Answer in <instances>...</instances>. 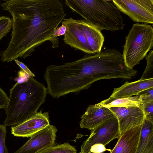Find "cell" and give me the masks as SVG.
Instances as JSON below:
<instances>
[{
  "instance_id": "6da1fadb",
  "label": "cell",
  "mask_w": 153,
  "mask_h": 153,
  "mask_svg": "<svg viewBox=\"0 0 153 153\" xmlns=\"http://www.w3.org/2000/svg\"><path fill=\"white\" fill-rule=\"evenodd\" d=\"M4 10L12 16L11 39L0 54L1 61L8 62L30 56L35 48L52 36L66 14L58 0H5Z\"/></svg>"
},
{
  "instance_id": "7a4b0ae2",
  "label": "cell",
  "mask_w": 153,
  "mask_h": 153,
  "mask_svg": "<svg viewBox=\"0 0 153 153\" xmlns=\"http://www.w3.org/2000/svg\"><path fill=\"white\" fill-rule=\"evenodd\" d=\"M47 93L43 84L32 77L18 81L10 91L3 125L16 126L33 116L45 102Z\"/></svg>"
},
{
  "instance_id": "3957f363",
  "label": "cell",
  "mask_w": 153,
  "mask_h": 153,
  "mask_svg": "<svg viewBox=\"0 0 153 153\" xmlns=\"http://www.w3.org/2000/svg\"><path fill=\"white\" fill-rule=\"evenodd\" d=\"M65 4L100 31L124 29L120 12L110 1L65 0Z\"/></svg>"
},
{
  "instance_id": "277c9868",
  "label": "cell",
  "mask_w": 153,
  "mask_h": 153,
  "mask_svg": "<svg viewBox=\"0 0 153 153\" xmlns=\"http://www.w3.org/2000/svg\"><path fill=\"white\" fill-rule=\"evenodd\" d=\"M125 39L122 55L126 66L133 69L153 48L152 25L145 23H134Z\"/></svg>"
},
{
  "instance_id": "5b68a950",
  "label": "cell",
  "mask_w": 153,
  "mask_h": 153,
  "mask_svg": "<svg viewBox=\"0 0 153 153\" xmlns=\"http://www.w3.org/2000/svg\"><path fill=\"white\" fill-rule=\"evenodd\" d=\"M120 12L134 22L153 24V0H112Z\"/></svg>"
},
{
  "instance_id": "8992f818",
  "label": "cell",
  "mask_w": 153,
  "mask_h": 153,
  "mask_svg": "<svg viewBox=\"0 0 153 153\" xmlns=\"http://www.w3.org/2000/svg\"><path fill=\"white\" fill-rule=\"evenodd\" d=\"M120 136L118 120L115 117L108 120L91 130L89 137L82 143L79 153H90L91 146L102 144L105 146Z\"/></svg>"
},
{
  "instance_id": "52a82bcc",
  "label": "cell",
  "mask_w": 153,
  "mask_h": 153,
  "mask_svg": "<svg viewBox=\"0 0 153 153\" xmlns=\"http://www.w3.org/2000/svg\"><path fill=\"white\" fill-rule=\"evenodd\" d=\"M62 23L66 27L63 39L65 44L86 54H93L88 44L80 19L64 18Z\"/></svg>"
},
{
  "instance_id": "ba28073f",
  "label": "cell",
  "mask_w": 153,
  "mask_h": 153,
  "mask_svg": "<svg viewBox=\"0 0 153 153\" xmlns=\"http://www.w3.org/2000/svg\"><path fill=\"white\" fill-rule=\"evenodd\" d=\"M57 129L49 125L34 134L24 145L14 153H39L54 146Z\"/></svg>"
},
{
  "instance_id": "9c48e42d",
  "label": "cell",
  "mask_w": 153,
  "mask_h": 153,
  "mask_svg": "<svg viewBox=\"0 0 153 153\" xmlns=\"http://www.w3.org/2000/svg\"><path fill=\"white\" fill-rule=\"evenodd\" d=\"M109 108L118 120L120 136L129 129L142 124L145 118L141 106Z\"/></svg>"
},
{
  "instance_id": "30bf717a",
  "label": "cell",
  "mask_w": 153,
  "mask_h": 153,
  "mask_svg": "<svg viewBox=\"0 0 153 153\" xmlns=\"http://www.w3.org/2000/svg\"><path fill=\"white\" fill-rule=\"evenodd\" d=\"M49 125L48 112L40 111L20 124L12 127L11 133L17 137H31Z\"/></svg>"
},
{
  "instance_id": "8fae6325",
  "label": "cell",
  "mask_w": 153,
  "mask_h": 153,
  "mask_svg": "<svg viewBox=\"0 0 153 153\" xmlns=\"http://www.w3.org/2000/svg\"><path fill=\"white\" fill-rule=\"evenodd\" d=\"M115 117L109 108L90 105L81 117L80 126L82 128L91 130L103 122Z\"/></svg>"
},
{
  "instance_id": "7c38bea8",
  "label": "cell",
  "mask_w": 153,
  "mask_h": 153,
  "mask_svg": "<svg viewBox=\"0 0 153 153\" xmlns=\"http://www.w3.org/2000/svg\"><path fill=\"white\" fill-rule=\"evenodd\" d=\"M142 124L131 128L118 138L110 153H136Z\"/></svg>"
},
{
  "instance_id": "4fadbf2b",
  "label": "cell",
  "mask_w": 153,
  "mask_h": 153,
  "mask_svg": "<svg viewBox=\"0 0 153 153\" xmlns=\"http://www.w3.org/2000/svg\"><path fill=\"white\" fill-rule=\"evenodd\" d=\"M153 88V78L139 80L132 82H126L121 86L114 88L110 98L129 97L138 95L141 92Z\"/></svg>"
},
{
  "instance_id": "5bb4252c",
  "label": "cell",
  "mask_w": 153,
  "mask_h": 153,
  "mask_svg": "<svg viewBox=\"0 0 153 153\" xmlns=\"http://www.w3.org/2000/svg\"><path fill=\"white\" fill-rule=\"evenodd\" d=\"M136 153H153V121L145 119Z\"/></svg>"
},
{
  "instance_id": "9a60e30c",
  "label": "cell",
  "mask_w": 153,
  "mask_h": 153,
  "mask_svg": "<svg viewBox=\"0 0 153 153\" xmlns=\"http://www.w3.org/2000/svg\"><path fill=\"white\" fill-rule=\"evenodd\" d=\"M88 44L93 54L100 52L102 49L105 38L103 34L84 19H80Z\"/></svg>"
},
{
  "instance_id": "2e32d148",
  "label": "cell",
  "mask_w": 153,
  "mask_h": 153,
  "mask_svg": "<svg viewBox=\"0 0 153 153\" xmlns=\"http://www.w3.org/2000/svg\"><path fill=\"white\" fill-rule=\"evenodd\" d=\"M143 102L141 100L140 96L137 95L135 96L127 98H110L102 101L96 104L97 106L111 107H141Z\"/></svg>"
},
{
  "instance_id": "e0dca14e",
  "label": "cell",
  "mask_w": 153,
  "mask_h": 153,
  "mask_svg": "<svg viewBox=\"0 0 153 153\" xmlns=\"http://www.w3.org/2000/svg\"><path fill=\"white\" fill-rule=\"evenodd\" d=\"M74 146L68 143L48 147L39 153H76Z\"/></svg>"
},
{
  "instance_id": "ac0fdd59",
  "label": "cell",
  "mask_w": 153,
  "mask_h": 153,
  "mask_svg": "<svg viewBox=\"0 0 153 153\" xmlns=\"http://www.w3.org/2000/svg\"><path fill=\"white\" fill-rule=\"evenodd\" d=\"M147 65L140 79L144 80L153 78V51H151L146 57Z\"/></svg>"
},
{
  "instance_id": "d6986e66",
  "label": "cell",
  "mask_w": 153,
  "mask_h": 153,
  "mask_svg": "<svg viewBox=\"0 0 153 153\" xmlns=\"http://www.w3.org/2000/svg\"><path fill=\"white\" fill-rule=\"evenodd\" d=\"M12 19L9 17L0 16V41L10 31L12 28Z\"/></svg>"
},
{
  "instance_id": "ffe728a7",
  "label": "cell",
  "mask_w": 153,
  "mask_h": 153,
  "mask_svg": "<svg viewBox=\"0 0 153 153\" xmlns=\"http://www.w3.org/2000/svg\"><path fill=\"white\" fill-rule=\"evenodd\" d=\"M66 30V27L62 24L56 29L52 36V42L51 43L52 48H55L58 47L59 42L57 37L62 35L64 36Z\"/></svg>"
},
{
  "instance_id": "44dd1931",
  "label": "cell",
  "mask_w": 153,
  "mask_h": 153,
  "mask_svg": "<svg viewBox=\"0 0 153 153\" xmlns=\"http://www.w3.org/2000/svg\"><path fill=\"white\" fill-rule=\"evenodd\" d=\"M6 127L0 125V153H8L5 144Z\"/></svg>"
},
{
  "instance_id": "7402d4cb",
  "label": "cell",
  "mask_w": 153,
  "mask_h": 153,
  "mask_svg": "<svg viewBox=\"0 0 153 153\" xmlns=\"http://www.w3.org/2000/svg\"><path fill=\"white\" fill-rule=\"evenodd\" d=\"M141 106L144 113L145 119L153 121V101L143 102Z\"/></svg>"
},
{
  "instance_id": "603a6c76",
  "label": "cell",
  "mask_w": 153,
  "mask_h": 153,
  "mask_svg": "<svg viewBox=\"0 0 153 153\" xmlns=\"http://www.w3.org/2000/svg\"><path fill=\"white\" fill-rule=\"evenodd\" d=\"M139 95L143 102L153 101V88H149L140 92Z\"/></svg>"
},
{
  "instance_id": "cb8c5ba5",
  "label": "cell",
  "mask_w": 153,
  "mask_h": 153,
  "mask_svg": "<svg viewBox=\"0 0 153 153\" xmlns=\"http://www.w3.org/2000/svg\"><path fill=\"white\" fill-rule=\"evenodd\" d=\"M106 151H108L111 152V150L107 149L105 146L102 144L97 143L91 146L90 152V153H102Z\"/></svg>"
},
{
  "instance_id": "d4e9b609",
  "label": "cell",
  "mask_w": 153,
  "mask_h": 153,
  "mask_svg": "<svg viewBox=\"0 0 153 153\" xmlns=\"http://www.w3.org/2000/svg\"><path fill=\"white\" fill-rule=\"evenodd\" d=\"M9 100L7 94L0 87V109H4Z\"/></svg>"
},
{
  "instance_id": "484cf974",
  "label": "cell",
  "mask_w": 153,
  "mask_h": 153,
  "mask_svg": "<svg viewBox=\"0 0 153 153\" xmlns=\"http://www.w3.org/2000/svg\"><path fill=\"white\" fill-rule=\"evenodd\" d=\"M16 63L25 73L31 77H34L35 75L33 74L27 66L22 62L18 60V59L14 60Z\"/></svg>"
}]
</instances>
